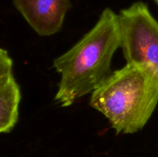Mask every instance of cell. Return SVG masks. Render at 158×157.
Listing matches in <instances>:
<instances>
[{
  "instance_id": "5b68a950",
  "label": "cell",
  "mask_w": 158,
  "mask_h": 157,
  "mask_svg": "<svg viewBox=\"0 0 158 157\" xmlns=\"http://www.w3.org/2000/svg\"><path fill=\"white\" fill-rule=\"evenodd\" d=\"M21 91L13 73V60L6 49H0V132L9 133L19 115Z\"/></svg>"
},
{
  "instance_id": "277c9868",
  "label": "cell",
  "mask_w": 158,
  "mask_h": 157,
  "mask_svg": "<svg viewBox=\"0 0 158 157\" xmlns=\"http://www.w3.org/2000/svg\"><path fill=\"white\" fill-rule=\"evenodd\" d=\"M14 6L40 36L61 30L70 0H12Z\"/></svg>"
},
{
  "instance_id": "3957f363",
  "label": "cell",
  "mask_w": 158,
  "mask_h": 157,
  "mask_svg": "<svg viewBox=\"0 0 158 157\" xmlns=\"http://www.w3.org/2000/svg\"><path fill=\"white\" fill-rule=\"evenodd\" d=\"M118 15L127 63L147 65L158 72V21L148 5L136 2Z\"/></svg>"
},
{
  "instance_id": "6da1fadb",
  "label": "cell",
  "mask_w": 158,
  "mask_h": 157,
  "mask_svg": "<svg viewBox=\"0 0 158 157\" xmlns=\"http://www.w3.org/2000/svg\"><path fill=\"white\" fill-rule=\"evenodd\" d=\"M120 46L119 15L106 8L89 32L53 60L52 67L60 75L55 101L69 107L92 93L112 72L113 56Z\"/></svg>"
},
{
  "instance_id": "7a4b0ae2",
  "label": "cell",
  "mask_w": 158,
  "mask_h": 157,
  "mask_svg": "<svg viewBox=\"0 0 158 157\" xmlns=\"http://www.w3.org/2000/svg\"><path fill=\"white\" fill-rule=\"evenodd\" d=\"M157 104L158 72L138 63H127L111 72L89 99V106L105 115L117 134L141 130Z\"/></svg>"
},
{
  "instance_id": "8992f818",
  "label": "cell",
  "mask_w": 158,
  "mask_h": 157,
  "mask_svg": "<svg viewBox=\"0 0 158 157\" xmlns=\"http://www.w3.org/2000/svg\"><path fill=\"white\" fill-rule=\"evenodd\" d=\"M155 2H156V3H157V5L158 6V0H155Z\"/></svg>"
}]
</instances>
